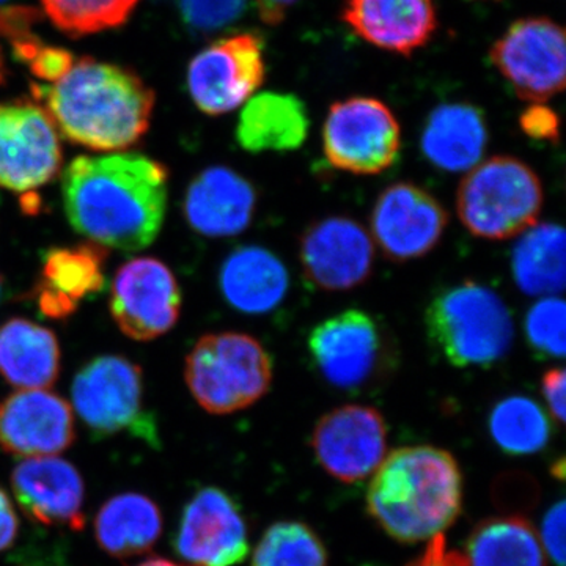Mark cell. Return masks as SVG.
Returning a JSON list of instances; mask_svg holds the SVG:
<instances>
[{"label":"cell","instance_id":"35","mask_svg":"<svg viewBox=\"0 0 566 566\" xmlns=\"http://www.w3.org/2000/svg\"><path fill=\"white\" fill-rule=\"evenodd\" d=\"M546 556L557 566H565V501L547 510L543 517L542 532L538 534Z\"/></svg>","mask_w":566,"mask_h":566},{"label":"cell","instance_id":"8","mask_svg":"<svg viewBox=\"0 0 566 566\" xmlns=\"http://www.w3.org/2000/svg\"><path fill=\"white\" fill-rule=\"evenodd\" d=\"M323 153L334 169L378 175L390 169L401 148V128L392 109L371 96L334 103L323 125Z\"/></svg>","mask_w":566,"mask_h":566},{"label":"cell","instance_id":"22","mask_svg":"<svg viewBox=\"0 0 566 566\" xmlns=\"http://www.w3.org/2000/svg\"><path fill=\"white\" fill-rule=\"evenodd\" d=\"M342 20L379 50L411 55L431 40L434 0H346Z\"/></svg>","mask_w":566,"mask_h":566},{"label":"cell","instance_id":"37","mask_svg":"<svg viewBox=\"0 0 566 566\" xmlns=\"http://www.w3.org/2000/svg\"><path fill=\"white\" fill-rule=\"evenodd\" d=\"M74 61L76 57L70 51L46 44L44 50L36 55L35 61L29 65V70L41 84H52L69 73Z\"/></svg>","mask_w":566,"mask_h":566},{"label":"cell","instance_id":"2","mask_svg":"<svg viewBox=\"0 0 566 566\" xmlns=\"http://www.w3.org/2000/svg\"><path fill=\"white\" fill-rule=\"evenodd\" d=\"M59 134L92 151H125L150 128L155 92L134 71L92 57L52 84H32Z\"/></svg>","mask_w":566,"mask_h":566},{"label":"cell","instance_id":"27","mask_svg":"<svg viewBox=\"0 0 566 566\" xmlns=\"http://www.w3.org/2000/svg\"><path fill=\"white\" fill-rule=\"evenodd\" d=\"M95 538L107 556L132 558L150 553L163 534V513L148 495H112L95 516Z\"/></svg>","mask_w":566,"mask_h":566},{"label":"cell","instance_id":"13","mask_svg":"<svg viewBox=\"0 0 566 566\" xmlns=\"http://www.w3.org/2000/svg\"><path fill=\"white\" fill-rule=\"evenodd\" d=\"M181 305L178 279L155 256H137L123 264L112 282V318L132 340L150 342L172 331Z\"/></svg>","mask_w":566,"mask_h":566},{"label":"cell","instance_id":"34","mask_svg":"<svg viewBox=\"0 0 566 566\" xmlns=\"http://www.w3.org/2000/svg\"><path fill=\"white\" fill-rule=\"evenodd\" d=\"M177 7L192 31L212 33L240 20L248 0H177Z\"/></svg>","mask_w":566,"mask_h":566},{"label":"cell","instance_id":"10","mask_svg":"<svg viewBox=\"0 0 566 566\" xmlns=\"http://www.w3.org/2000/svg\"><path fill=\"white\" fill-rule=\"evenodd\" d=\"M61 134L35 99L0 103V188L28 193L61 174Z\"/></svg>","mask_w":566,"mask_h":566},{"label":"cell","instance_id":"30","mask_svg":"<svg viewBox=\"0 0 566 566\" xmlns=\"http://www.w3.org/2000/svg\"><path fill=\"white\" fill-rule=\"evenodd\" d=\"M488 428L494 444L513 457L542 452L553 436V423L545 409L524 395H512L495 403Z\"/></svg>","mask_w":566,"mask_h":566},{"label":"cell","instance_id":"40","mask_svg":"<svg viewBox=\"0 0 566 566\" xmlns=\"http://www.w3.org/2000/svg\"><path fill=\"white\" fill-rule=\"evenodd\" d=\"M20 534V517L9 493L0 488V553L9 549Z\"/></svg>","mask_w":566,"mask_h":566},{"label":"cell","instance_id":"24","mask_svg":"<svg viewBox=\"0 0 566 566\" xmlns=\"http://www.w3.org/2000/svg\"><path fill=\"white\" fill-rule=\"evenodd\" d=\"M488 125L480 107L469 103H446L424 122L420 148L436 169L450 174L469 172L485 155Z\"/></svg>","mask_w":566,"mask_h":566},{"label":"cell","instance_id":"6","mask_svg":"<svg viewBox=\"0 0 566 566\" xmlns=\"http://www.w3.org/2000/svg\"><path fill=\"white\" fill-rule=\"evenodd\" d=\"M273 357L243 333L207 334L186 356L185 381L200 408L233 415L255 405L273 382Z\"/></svg>","mask_w":566,"mask_h":566},{"label":"cell","instance_id":"44","mask_svg":"<svg viewBox=\"0 0 566 566\" xmlns=\"http://www.w3.org/2000/svg\"><path fill=\"white\" fill-rule=\"evenodd\" d=\"M2 293H3V279H2V275H0V300H2Z\"/></svg>","mask_w":566,"mask_h":566},{"label":"cell","instance_id":"41","mask_svg":"<svg viewBox=\"0 0 566 566\" xmlns=\"http://www.w3.org/2000/svg\"><path fill=\"white\" fill-rule=\"evenodd\" d=\"M297 2L300 0H255V7L264 24L279 25Z\"/></svg>","mask_w":566,"mask_h":566},{"label":"cell","instance_id":"25","mask_svg":"<svg viewBox=\"0 0 566 566\" xmlns=\"http://www.w3.org/2000/svg\"><path fill=\"white\" fill-rule=\"evenodd\" d=\"M307 109L292 93L266 92L252 96L238 118L237 140L245 151L286 153L307 140Z\"/></svg>","mask_w":566,"mask_h":566},{"label":"cell","instance_id":"7","mask_svg":"<svg viewBox=\"0 0 566 566\" xmlns=\"http://www.w3.org/2000/svg\"><path fill=\"white\" fill-rule=\"evenodd\" d=\"M308 356L327 385L360 392L389 367L390 349L378 319L348 308L316 324L307 338Z\"/></svg>","mask_w":566,"mask_h":566},{"label":"cell","instance_id":"42","mask_svg":"<svg viewBox=\"0 0 566 566\" xmlns=\"http://www.w3.org/2000/svg\"><path fill=\"white\" fill-rule=\"evenodd\" d=\"M137 566H182L175 564L172 560H167V558L163 557H150L147 560L142 562V564Z\"/></svg>","mask_w":566,"mask_h":566},{"label":"cell","instance_id":"14","mask_svg":"<svg viewBox=\"0 0 566 566\" xmlns=\"http://www.w3.org/2000/svg\"><path fill=\"white\" fill-rule=\"evenodd\" d=\"M311 444L316 461L333 479L364 482L387 455L385 417L371 406H338L316 422Z\"/></svg>","mask_w":566,"mask_h":566},{"label":"cell","instance_id":"39","mask_svg":"<svg viewBox=\"0 0 566 566\" xmlns=\"http://www.w3.org/2000/svg\"><path fill=\"white\" fill-rule=\"evenodd\" d=\"M406 566H463L460 553L449 551L444 535L434 536L419 557Z\"/></svg>","mask_w":566,"mask_h":566},{"label":"cell","instance_id":"12","mask_svg":"<svg viewBox=\"0 0 566 566\" xmlns=\"http://www.w3.org/2000/svg\"><path fill=\"white\" fill-rule=\"evenodd\" d=\"M264 80L263 41L252 32L212 41L188 69L189 95L199 111L211 117L244 106Z\"/></svg>","mask_w":566,"mask_h":566},{"label":"cell","instance_id":"33","mask_svg":"<svg viewBox=\"0 0 566 566\" xmlns=\"http://www.w3.org/2000/svg\"><path fill=\"white\" fill-rule=\"evenodd\" d=\"M524 333L539 359H564L566 352V305L562 297L546 296L527 311Z\"/></svg>","mask_w":566,"mask_h":566},{"label":"cell","instance_id":"16","mask_svg":"<svg viewBox=\"0 0 566 566\" xmlns=\"http://www.w3.org/2000/svg\"><path fill=\"white\" fill-rule=\"evenodd\" d=\"M174 545L188 566H237L251 549L240 505L216 486L197 491L185 505Z\"/></svg>","mask_w":566,"mask_h":566},{"label":"cell","instance_id":"31","mask_svg":"<svg viewBox=\"0 0 566 566\" xmlns=\"http://www.w3.org/2000/svg\"><path fill=\"white\" fill-rule=\"evenodd\" d=\"M252 566H327V549L307 524L279 521L260 538Z\"/></svg>","mask_w":566,"mask_h":566},{"label":"cell","instance_id":"4","mask_svg":"<svg viewBox=\"0 0 566 566\" xmlns=\"http://www.w3.org/2000/svg\"><path fill=\"white\" fill-rule=\"evenodd\" d=\"M431 344L458 368L501 363L513 344L509 305L490 286L464 281L436 294L424 312Z\"/></svg>","mask_w":566,"mask_h":566},{"label":"cell","instance_id":"5","mask_svg":"<svg viewBox=\"0 0 566 566\" xmlns=\"http://www.w3.org/2000/svg\"><path fill=\"white\" fill-rule=\"evenodd\" d=\"M543 203L545 191L538 174L515 156L480 161L458 186V218L480 240L520 237L538 221Z\"/></svg>","mask_w":566,"mask_h":566},{"label":"cell","instance_id":"28","mask_svg":"<svg viewBox=\"0 0 566 566\" xmlns=\"http://www.w3.org/2000/svg\"><path fill=\"white\" fill-rule=\"evenodd\" d=\"M460 556L463 566H547L535 527L521 516L488 517L476 524Z\"/></svg>","mask_w":566,"mask_h":566},{"label":"cell","instance_id":"1","mask_svg":"<svg viewBox=\"0 0 566 566\" xmlns=\"http://www.w3.org/2000/svg\"><path fill=\"white\" fill-rule=\"evenodd\" d=\"M66 218L91 243L142 251L161 233L169 170L142 153L80 156L62 175Z\"/></svg>","mask_w":566,"mask_h":566},{"label":"cell","instance_id":"11","mask_svg":"<svg viewBox=\"0 0 566 566\" xmlns=\"http://www.w3.org/2000/svg\"><path fill=\"white\" fill-rule=\"evenodd\" d=\"M490 57L521 99L545 103L564 92L565 31L549 18L513 22L491 48Z\"/></svg>","mask_w":566,"mask_h":566},{"label":"cell","instance_id":"45","mask_svg":"<svg viewBox=\"0 0 566 566\" xmlns=\"http://www.w3.org/2000/svg\"><path fill=\"white\" fill-rule=\"evenodd\" d=\"M6 2V0H0V3Z\"/></svg>","mask_w":566,"mask_h":566},{"label":"cell","instance_id":"29","mask_svg":"<svg viewBox=\"0 0 566 566\" xmlns=\"http://www.w3.org/2000/svg\"><path fill=\"white\" fill-rule=\"evenodd\" d=\"M565 230L558 223H535L512 252V273L517 289L527 296H557L566 277Z\"/></svg>","mask_w":566,"mask_h":566},{"label":"cell","instance_id":"18","mask_svg":"<svg viewBox=\"0 0 566 566\" xmlns=\"http://www.w3.org/2000/svg\"><path fill=\"white\" fill-rule=\"evenodd\" d=\"M76 438L73 408L61 395L18 389L0 401V449L20 458L57 457Z\"/></svg>","mask_w":566,"mask_h":566},{"label":"cell","instance_id":"32","mask_svg":"<svg viewBox=\"0 0 566 566\" xmlns=\"http://www.w3.org/2000/svg\"><path fill=\"white\" fill-rule=\"evenodd\" d=\"M52 24L66 35L82 36L120 28L140 0H40Z\"/></svg>","mask_w":566,"mask_h":566},{"label":"cell","instance_id":"17","mask_svg":"<svg viewBox=\"0 0 566 566\" xmlns=\"http://www.w3.org/2000/svg\"><path fill=\"white\" fill-rule=\"evenodd\" d=\"M305 277L324 292H349L370 279L375 244L348 216H327L305 229L300 241Z\"/></svg>","mask_w":566,"mask_h":566},{"label":"cell","instance_id":"19","mask_svg":"<svg viewBox=\"0 0 566 566\" xmlns=\"http://www.w3.org/2000/svg\"><path fill=\"white\" fill-rule=\"evenodd\" d=\"M11 490L25 516L48 527L84 528L85 485L70 461L24 458L11 472Z\"/></svg>","mask_w":566,"mask_h":566},{"label":"cell","instance_id":"38","mask_svg":"<svg viewBox=\"0 0 566 566\" xmlns=\"http://www.w3.org/2000/svg\"><path fill=\"white\" fill-rule=\"evenodd\" d=\"M565 368H549L542 378V394L549 416L558 423L565 422Z\"/></svg>","mask_w":566,"mask_h":566},{"label":"cell","instance_id":"15","mask_svg":"<svg viewBox=\"0 0 566 566\" xmlns=\"http://www.w3.org/2000/svg\"><path fill=\"white\" fill-rule=\"evenodd\" d=\"M449 212L415 182H395L379 193L370 237L386 259L409 262L428 255L444 237Z\"/></svg>","mask_w":566,"mask_h":566},{"label":"cell","instance_id":"43","mask_svg":"<svg viewBox=\"0 0 566 566\" xmlns=\"http://www.w3.org/2000/svg\"><path fill=\"white\" fill-rule=\"evenodd\" d=\"M7 80L6 59H3L2 50H0V85Z\"/></svg>","mask_w":566,"mask_h":566},{"label":"cell","instance_id":"9","mask_svg":"<svg viewBox=\"0 0 566 566\" xmlns=\"http://www.w3.org/2000/svg\"><path fill=\"white\" fill-rule=\"evenodd\" d=\"M144 371L120 354H106L84 365L71 385V408L85 427L98 436L133 430L150 433L145 427Z\"/></svg>","mask_w":566,"mask_h":566},{"label":"cell","instance_id":"23","mask_svg":"<svg viewBox=\"0 0 566 566\" xmlns=\"http://www.w3.org/2000/svg\"><path fill=\"white\" fill-rule=\"evenodd\" d=\"M219 289L234 311L245 315L270 314L289 294L290 273L270 249L243 245L223 260Z\"/></svg>","mask_w":566,"mask_h":566},{"label":"cell","instance_id":"36","mask_svg":"<svg viewBox=\"0 0 566 566\" xmlns=\"http://www.w3.org/2000/svg\"><path fill=\"white\" fill-rule=\"evenodd\" d=\"M520 126L531 139L558 144L560 139V120L556 112L543 103H534L521 114Z\"/></svg>","mask_w":566,"mask_h":566},{"label":"cell","instance_id":"3","mask_svg":"<svg viewBox=\"0 0 566 566\" xmlns=\"http://www.w3.org/2000/svg\"><path fill=\"white\" fill-rule=\"evenodd\" d=\"M463 493V474L452 453L434 446L400 447L371 476L367 512L395 542L416 545L455 523Z\"/></svg>","mask_w":566,"mask_h":566},{"label":"cell","instance_id":"21","mask_svg":"<svg viewBox=\"0 0 566 566\" xmlns=\"http://www.w3.org/2000/svg\"><path fill=\"white\" fill-rule=\"evenodd\" d=\"M107 249L95 243L52 248L44 253L33 300L44 316L66 319L85 297L102 292Z\"/></svg>","mask_w":566,"mask_h":566},{"label":"cell","instance_id":"26","mask_svg":"<svg viewBox=\"0 0 566 566\" xmlns=\"http://www.w3.org/2000/svg\"><path fill=\"white\" fill-rule=\"evenodd\" d=\"M57 335L25 318L0 324V376L18 389H46L61 375Z\"/></svg>","mask_w":566,"mask_h":566},{"label":"cell","instance_id":"20","mask_svg":"<svg viewBox=\"0 0 566 566\" xmlns=\"http://www.w3.org/2000/svg\"><path fill=\"white\" fill-rule=\"evenodd\" d=\"M255 188L248 178L226 166H211L189 182L182 212L202 237L230 238L243 233L255 214Z\"/></svg>","mask_w":566,"mask_h":566}]
</instances>
